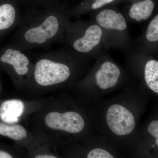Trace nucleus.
Instances as JSON below:
<instances>
[{"label":"nucleus","instance_id":"obj_1","mask_svg":"<svg viewBox=\"0 0 158 158\" xmlns=\"http://www.w3.org/2000/svg\"><path fill=\"white\" fill-rule=\"evenodd\" d=\"M33 63V77L39 86L51 87L68 81L75 72L92 59L69 48L43 53Z\"/></svg>","mask_w":158,"mask_h":158},{"label":"nucleus","instance_id":"obj_2","mask_svg":"<svg viewBox=\"0 0 158 158\" xmlns=\"http://www.w3.org/2000/svg\"><path fill=\"white\" fill-rule=\"evenodd\" d=\"M69 22L67 16L53 14L23 19L19 23L16 48L25 51L64 42L65 31Z\"/></svg>","mask_w":158,"mask_h":158},{"label":"nucleus","instance_id":"obj_3","mask_svg":"<svg viewBox=\"0 0 158 158\" xmlns=\"http://www.w3.org/2000/svg\"><path fill=\"white\" fill-rule=\"evenodd\" d=\"M64 42L76 52L94 60L108 50L102 29L92 20L69 22Z\"/></svg>","mask_w":158,"mask_h":158},{"label":"nucleus","instance_id":"obj_4","mask_svg":"<svg viewBox=\"0 0 158 158\" xmlns=\"http://www.w3.org/2000/svg\"><path fill=\"white\" fill-rule=\"evenodd\" d=\"M118 6H109L90 13L91 20L102 29L107 49L114 48L128 52L134 48L127 20Z\"/></svg>","mask_w":158,"mask_h":158},{"label":"nucleus","instance_id":"obj_5","mask_svg":"<svg viewBox=\"0 0 158 158\" xmlns=\"http://www.w3.org/2000/svg\"><path fill=\"white\" fill-rule=\"evenodd\" d=\"M125 77L124 71L106 50L95 59L90 73L83 83L94 90L108 91L119 86Z\"/></svg>","mask_w":158,"mask_h":158},{"label":"nucleus","instance_id":"obj_6","mask_svg":"<svg viewBox=\"0 0 158 158\" xmlns=\"http://www.w3.org/2000/svg\"><path fill=\"white\" fill-rule=\"evenodd\" d=\"M125 54L128 67L148 90L158 96V59L137 48Z\"/></svg>","mask_w":158,"mask_h":158},{"label":"nucleus","instance_id":"obj_7","mask_svg":"<svg viewBox=\"0 0 158 158\" xmlns=\"http://www.w3.org/2000/svg\"><path fill=\"white\" fill-rule=\"evenodd\" d=\"M106 121L111 131L118 136L128 135L135 127V119L131 112L117 104L112 105L108 109Z\"/></svg>","mask_w":158,"mask_h":158},{"label":"nucleus","instance_id":"obj_8","mask_svg":"<svg viewBox=\"0 0 158 158\" xmlns=\"http://www.w3.org/2000/svg\"><path fill=\"white\" fill-rule=\"evenodd\" d=\"M44 121L46 125L49 128L72 134L80 133L85 125L84 118L78 113L75 112L62 113L51 112L45 116Z\"/></svg>","mask_w":158,"mask_h":158},{"label":"nucleus","instance_id":"obj_9","mask_svg":"<svg viewBox=\"0 0 158 158\" xmlns=\"http://www.w3.org/2000/svg\"><path fill=\"white\" fill-rule=\"evenodd\" d=\"M122 11L128 22L139 23L151 17L156 8L155 0H122Z\"/></svg>","mask_w":158,"mask_h":158},{"label":"nucleus","instance_id":"obj_10","mask_svg":"<svg viewBox=\"0 0 158 158\" xmlns=\"http://www.w3.org/2000/svg\"><path fill=\"white\" fill-rule=\"evenodd\" d=\"M31 60L24 51L17 48L6 49L0 56V62L10 65L20 77H24L33 68Z\"/></svg>","mask_w":158,"mask_h":158},{"label":"nucleus","instance_id":"obj_11","mask_svg":"<svg viewBox=\"0 0 158 158\" xmlns=\"http://www.w3.org/2000/svg\"><path fill=\"white\" fill-rule=\"evenodd\" d=\"M137 43L136 48L153 56L158 54V14L151 20Z\"/></svg>","mask_w":158,"mask_h":158},{"label":"nucleus","instance_id":"obj_12","mask_svg":"<svg viewBox=\"0 0 158 158\" xmlns=\"http://www.w3.org/2000/svg\"><path fill=\"white\" fill-rule=\"evenodd\" d=\"M24 109V104L22 101L17 99L6 101L0 107V118L6 123H15L22 115Z\"/></svg>","mask_w":158,"mask_h":158},{"label":"nucleus","instance_id":"obj_13","mask_svg":"<svg viewBox=\"0 0 158 158\" xmlns=\"http://www.w3.org/2000/svg\"><path fill=\"white\" fill-rule=\"evenodd\" d=\"M122 0H84L80 5L72 11L73 15H80L91 13L109 6H118Z\"/></svg>","mask_w":158,"mask_h":158},{"label":"nucleus","instance_id":"obj_14","mask_svg":"<svg viewBox=\"0 0 158 158\" xmlns=\"http://www.w3.org/2000/svg\"><path fill=\"white\" fill-rule=\"evenodd\" d=\"M16 11L9 3L0 6V31H6L14 26L16 21Z\"/></svg>","mask_w":158,"mask_h":158},{"label":"nucleus","instance_id":"obj_15","mask_svg":"<svg viewBox=\"0 0 158 158\" xmlns=\"http://www.w3.org/2000/svg\"><path fill=\"white\" fill-rule=\"evenodd\" d=\"M148 145L158 150V114L149 119L143 130Z\"/></svg>","mask_w":158,"mask_h":158},{"label":"nucleus","instance_id":"obj_16","mask_svg":"<svg viewBox=\"0 0 158 158\" xmlns=\"http://www.w3.org/2000/svg\"><path fill=\"white\" fill-rule=\"evenodd\" d=\"M0 135L19 141L27 137V132L25 129L20 125H8L0 123Z\"/></svg>","mask_w":158,"mask_h":158},{"label":"nucleus","instance_id":"obj_17","mask_svg":"<svg viewBox=\"0 0 158 158\" xmlns=\"http://www.w3.org/2000/svg\"><path fill=\"white\" fill-rule=\"evenodd\" d=\"M0 158H13V157L8 153L3 151L0 150Z\"/></svg>","mask_w":158,"mask_h":158},{"label":"nucleus","instance_id":"obj_18","mask_svg":"<svg viewBox=\"0 0 158 158\" xmlns=\"http://www.w3.org/2000/svg\"><path fill=\"white\" fill-rule=\"evenodd\" d=\"M35 158H58L54 156L44 155L37 156Z\"/></svg>","mask_w":158,"mask_h":158},{"label":"nucleus","instance_id":"obj_19","mask_svg":"<svg viewBox=\"0 0 158 158\" xmlns=\"http://www.w3.org/2000/svg\"></svg>","mask_w":158,"mask_h":158}]
</instances>
